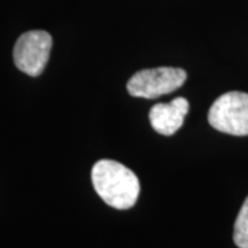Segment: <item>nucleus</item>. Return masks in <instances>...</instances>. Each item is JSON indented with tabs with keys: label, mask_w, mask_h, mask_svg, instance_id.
<instances>
[{
	"label": "nucleus",
	"mask_w": 248,
	"mask_h": 248,
	"mask_svg": "<svg viewBox=\"0 0 248 248\" xmlns=\"http://www.w3.org/2000/svg\"><path fill=\"white\" fill-rule=\"evenodd\" d=\"M91 179L98 196L110 207L128 210L140 196L138 177L125 166L113 160H99L91 171Z\"/></svg>",
	"instance_id": "obj_1"
},
{
	"label": "nucleus",
	"mask_w": 248,
	"mask_h": 248,
	"mask_svg": "<svg viewBox=\"0 0 248 248\" xmlns=\"http://www.w3.org/2000/svg\"><path fill=\"white\" fill-rule=\"evenodd\" d=\"M208 123L221 133L248 135L247 93L229 91L217 98L208 112Z\"/></svg>",
	"instance_id": "obj_2"
},
{
	"label": "nucleus",
	"mask_w": 248,
	"mask_h": 248,
	"mask_svg": "<svg viewBox=\"0 0 248 248\" xmlns=\"http://www.w3.org/2000/svg\"><path fill=\"white\" fill-rule=\"evenodd\" d=\"M186 72L181 68H152L137 72L127 83V90L133 97L157 98L171 94L185 83Z\"/></svg>",
	"instance_id": "obj_3"
},
{
	"label": "nucleus",
	"mask_w": 248,
	"mask_h": 248,
	"mask_svg": "<svg viewBox=\"0 0 248 248\" xmlns=\"http://www.w3.org/2000/svg\"><path fill=\"white\" fill-rule=\"evenodd\" d=\"M53 47V37L45 31H31L18 37L14 46V63L29 76H39L45 71Z\"/></svg>",
	"instance_id": "obj_4"
},
{
	"label": "nucleus",
	"mask_w": 248,
	"mask_h": 248,
	"mask_svg": "<svg viewBox=\"0 0 248 248\" xmlns=\"http://www.w3.org/2000/svg\"><path fill=\"white\" fill-rule=\"evenodd\" d=\"M189 112V102L179 97L167 104H157L149 112V120L155 131L161 135H172L182 127Z\"/></svg>",
	"instance_id": "obj_5"
},
{
	"label": "nucleus",
	"mask_w": 248,
	"mask_h": 248,
	"mask_svg": "<svg viewBox=\"0 0 248 248\" xmlns=\"http://www.w3.org/2000/svg\"><path fill=\"white\" fill-rule=\"evenodd\" d=\"M233 240L239 248H248V197L241 205L237 219L234 222Z\"/></svg>",
	"instance_id": "obj_6"
}]
</instances>
